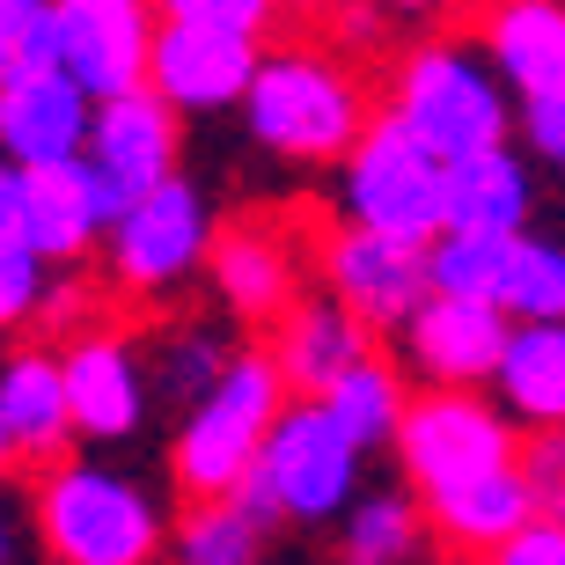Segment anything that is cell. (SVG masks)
Listing matches in <instances>:
<instances>
[{
    "label": "cell",
    "instance_id": "cell-1",
    "mask_svg": "<svg viewBox=\"0 0 565 565\" xmlns=\"http://www.w3.org/2000/svg\"><path fill=\"white\" fill-rule=\"evenodd\" d=\"M265 30H273V8L265 0H169V8H154L147 96L169 118L235 110L250 96L265 52H273Z\"/></svg>",
    "mask_w": 565,
    "mask_h": 565
},
{
    "label": "cell",
    "instance_id": "cell-2",
    "mask_svg": "<svg viewBox=\"0 0 565 565\" xmlns=\"http://www.w3.org/2000/svg\"><path fill=\"white\" fill-rule=\"evenodd\" d=\"M382 118L397 132H412V140L448 169V162H470V154L507 147V132H514V96L500 88L492 60H484L470 38H426L397 60Z\"/></svg>",
    "mask_w": 565,
    "mask_h": 565
},
{
    "label": "cell",
    "instance_id": "cell-3",
    "mask_svg": "<svg viewBox=\"0 0 565 565\" xmlns=\"http://www.w3.org/2000/svg\"><path fill=\"white\" fill-rule=\"evenodd\" d=\"M30 514H38L52 565H154V551H162L154 492L132 484L126 470H104V462L82 456L38 470Z\"/></svg>",
    "mask_w": 565,
    "mask_h": 565
},
{
    "label": "cell",
    "instance_id": "cell-4",
    "mask_svg": "<svg viewBox=\"0 0 565 565\" xmlns=\"http://www.w3.org/2000/svg\"><path fill=\"white\" fill-rule=\"evenodd\" d=\"M243 118L287 162H345L360 147V132L375 126L360 82L316 44H273L265 52L250 96H243Z\"/></svg>",
    "mask_w": 565,
    "mask_h": 565
},
{
    "label": "cell",
    "instance_id": "cell-5",
    "mask_svg": "<svg viewBox=\"0 0 565 565\" xmlns=\"http://www.w3.org/2000/svg\"><path fill=\"white\" fill-rule=\"evenodd\" d=\"M287 382H279L273 353H257V345H243V353L228 360V375L213 382L206 397L184 412V426H177V448H169V470H177V484H184L191 500H235L243 492V478L257 470V456H265V440H273L279 412H287Z\"/></svg>",
    "mask_w": 565,
    "mask_h": 565
},
{
    "label": "cell",
    "instance_id": "cell-6",
    "mask_svg": "<svg viewBox=\"0 0 565 565\" xmlns=\"http://www.w3.org/2000/svg\"><path fill=\"white\" fill-rule=\"evenodd\" d=\"M360 448L345 426L323 412V404H287L265 440L257 470L243 478L235 507L250 514L257 529L273 522H345V507L360 492Z\"/></svg>",
    "mask_w": 565,
    "mask_h": 565
},
{
    "label": "cell",
    "instance_id": "cell-7",
    "mask_svg": "<svg viewBox=\"0 0 565 565\" xmlns=\"http://www.w3.org/2000/svg\"><path fill=\"white\" fill-rule=\"evenodd\" d=\"M338 169H345V177H338L345 228H367V235H390V243H412V250H434V235H440V162L412 140V132H397L375 110V126L360 132V147Z\"/></svg>",
    "mask_w": 565,
    "mask_h": 565
},
{
    "label": "cell",
    "instance_id": "cell-8",
    "mask_svg": "<svg viewBox=\"0 0 565 565\" xmlns=\"http://www.w3.org/2000/svg\"><path fill=\"white\" fill-rule=\"evenodd\" d=\"M397 462H404V478L419 484L426 500H440V492H462V484H478V478L514 470V462H522V440H514V426L500 419L492 397L426 390V397L404 404Z\"/></svg>",
    "mask_w": 565,
    "mask_h": 565
},
{
    "label": "cell",
    "instance_id": "cell-9",
    "mask_svg": "<svg viewBox=\"0 0 565 565\" xmlns=\"http://www.w3.org/2000/svg\"><path fill=\"white\" fill-rule=\"evenodd\" d=\"M110 250V287L132 294V301H162L177 294L213 250V213H206V191L191 177H169L154 184L147 199H132L126 221L104 235Z\"/></svg>",
    "mask_w": 565,
    "mask_h": 565
},
{
    "label": "cell",
    "instance_id": "cell-10",
    "mask_svg": "<svg viewBox=\"0 0 565 565\" xmlns=\"http://www.w3.org/2000/svg\"><path fill=\"white\" fill-rule=\"evenodd\" d=\"M323 294H331L367 338L404 331V323L426 309V294H434L426 250L390 243V235H367V228H338V235H323Z\"/></svg>",
    "mask_w": 565,
    "mask_h": 565
},
{
    "label": "cell",
    "instance_id": "cell-11",
    "mask_svg": "<svg viewBox=\"0 0 565 565\" xmlns=\"http://www.w3.org/2000/svg\"><path fill=\"white\" fill-rule=\"evenodd\" d=\"M154 8L140 0H60V74L88 104H118L147 88Z\"/></svg>",
    "mask_w": 565,
    "mask_h": 565
},
{
    "label": "cell",
    "instance_id": "cell-12",
    "mask_svg": "<svg viewBox=\"0 0 565 565\" xmlns=\"http://www.w3.org/2000/svg\"><path fill=\"white\" fill-rule=\"evenodd\" d=\"M507 331H514V323H507L500 309H484V301H440V294H426V309L397 331V345H404V367L426 375L434 390L478 397L484 382L500 375Z\"/></svg>",
    "mask_w": 565,
    "mask_h": 565
},
{
    "label": "cell",
    "instance_id": "cell-13",
    "mask_svg": "<svg viewBox=\"0 0 565 565\" xmlns=\"http://www.w3.org/2000/svg\"><path fill=\"white\" fill-rule=\"evenodd\" d=\"M118 221H126L118 191L88 162L30 169V177H22V250L38 257V265H74V257H88Z\"/></svg>",
    "mask_w": 565,
    "mask_h": 565
},
{
    "label": "cell",
    "instance_id": "cell-14",
    "mask_svg": "<svg viewBox=\"0 0 565 565\" xmlns=\"http://www.w3.org/2000/svg\"><path fill=\"white\" fill-rule=\"evenodd\" d=\"M60 382H66V419L82 440H126L147 419V375L118 331H88L60 353Z\"/></svg>",
    "mask_w": 565,
    "mask_h": 565
},
{
    "label": "cell",
    "instance_id": "cell-15",
    "mask_svg": "<svg viewBox=\"0 0 565 565\" xmlns=\"http://www.w3.org/2000/svg\"><path fill=\"white\" fill-rule=\"evenodd\" d=\"M265 353H273V367H279V382H287L294 404H323L360 360L375 353V338L360 331L331 294H301V301L279 316V331H273Z\"/></svg>",
    "mask_w": 565,
    "mask_h": 565
},
{
    "label": "cell",
    "instance_id": "cell-16",
    "mask_svg": "<svg viewBox=\"0 0 565 565\" xmlns=\"http://www.w3.org/2000/svg\"><path fill=\"white\" fill-rule=\"evenodd\" d=\"M82 162L118 191V206H132V199H147L154 184L177 177V118L147 88L140 96H118V104H96Z\"/></svg>",
    "mask_w": 565,
    "mask_h": 565
},
{
    "label": "cell",
    "instance_id": "cell-17",
    "mask_svg": "<svg viewBox=\"0 0 565 565\" xmlns=\"http://www.w3.org/2000/svg\"><path fill=\"white\" fill-rule=\"evenodd\" d=\"M88 104L66 74H44V82H22L0 96V162L8 169H66L88 154Z\"/></svg>",
    "mask_w": 565,
    "mask_h": 565
},
{
    "label": "cell",
    "instance_id": "cell-18",
    "mask_svg": "<svg viewBox=\"0 0 565 565\" xmlns=\"http://www.w3.org/2000/svg\"><path fill=\"white\" fill-rule=\"evenodd\" d=\"M529 206H536V184H529V162L514 147H492V154H470V162L440 169V235L522 243Z\"/></svg>",
    "mask_w": 565,
    "mask_h": 565
},
{
    "label": "cell",
    "instance_id": "cell-19",
    "mask_svg": "<svg viewBox=\"0 0 565 565\" xmlns=\"http://www.w3.org/2000/svg\"><path fill=\"white\" fill-rule=\"evenodd\" d=\"M478 52L492 60L500 88L522 104H544L565 88V8L558 0H507L478 30Z\"/></svg>",
    "mask_w": 565,
    "mask_h": 565
},
{
    "label": "cell",
    "instance_id": "cell-20",
    "mask_svg": "<svg viewBox=\"0 0 565 565\" xmlns=\"http://www.w3.org/2000/svg\"><path fill=\"white\" fill-rule=\"evenodd\" d=\"M206 273L221 287L235 316H257V323H279V316L301 301V273H294V243L265 221H235V228H213Z\"/></svg>",
    "mask_w": 565,
    "mask_h": 565
},
{
    "label": "cell",
    "instance_id": "cell-21",
    "mask_svg": "<svg viewBox=\"0 0 565 565\" xmlns=\"http://www.w3.org/2000/svg\"><path fill=\"white\" fill-rule=\"evenodd\" d=\"M0 434L15 448V462H66V440H74V419H66V382H60V353L44 345H22V353L0 360Z\"/></svg>",
    "mask_w": 565,
    "mask_h": 565
},
{
    "label": "cell",
    "instance_id": "cell-22",
    "mask_svg": "<svg viewBox=\"0 0 565 565\" xmlns=\"http://www.w3.org/2000/svg\"><path fill=\"white\" fill-rule=\"evenodd\" d=\"M492 404L507 426L558 434L565 426V323H514L492 375Z\"/></svg>",
    "mask_w": 565,
    "mask_h": 565
},
{
    "label": "cell",
    "instance_id": "cell-23",
    "mask_svg": "<svg viewBox=\"0 0 565 565\" xmlns=\"http://www.w3.org/2000/svg\"><path fill=\"white\" fill-rule=\"evenodd\" d=\"M529 522H536V507H529L522 470H500V478H478V484H462V492L426 500V529H434L448 551H470V558H492V551L514 544Z\"/></svg>",
    "mask_w": 565,
    "mask_h": 565
},
{
    "label": "cell",
    "instance_id": "cell-24",
    "mask_svg": "<svg viewBox=\"0 0 565 565\" xmlns=\"http://www.w3.org/2000/svg\"><path fill=\"white\" fill-rule=\"evenodd\" d=\"M426 536V507L412 492H367L345 507V536H338V565H412Z\"/></svg>",
    "mask_w": 565,
    "mask_h": 565
},
{
    "label": "cell",
    "instance_id": "cell-25",
    "mask_svg": "<svg viewBox=\"0 0 565 565\" xmlns=\"http://www.w3.org/2000/svg\"><path fill=\"white\" fill-rule=\"evenodd\" d=\"M404 404H412V390H404V375L390 367L382 353H367L353 367V375L338 382L331 397H323V412H331L345 434L360 440V448H375V440H397V426H404Z\"/></svg>",
    "mask_w": 565,
    "mask_h": 565
},
{
    "label": "cell",
    "instance_id": "cell-26",
    "mask_svg": "<svg viewBox=\"0 0 565 565\" xmlns=\"http://www.w3.org/2000/svg\"><path fill=\"white\" fill-rule=\"evenodd\" d=\"M507 257H514V243H492V235H434L426 279H434L440 301H484V309H500Z\"/></svg>",
    "mask_w": 565,
    "mask_h": 565
},
{
    "label": "cell",
    "instance_id": "cell-27",
    "mask_svg": "<svg viewBox=\"0 0 565 565\" xmlns=\"http://www.w3.org/2000/svg\"><path fill=\"white\" fill-rule=\"evenodd\" d=\"M500 316L507 323H565V243H551V235H522L514 243Z\"/></svg>",
    "mask_w": 565,
    "mask_h": 565
},
{
    "label": "cell",
    "instance_id": "cell-28",
    "mask_svg": "<svg viewBox=\"0 0 565 565\" xmlns=\"http://www.w3.org/2000/svg\"><path fill=\"white\" fill-rule=\"evenodd\" d=\"M235 353H243V345H228L213 323H184V331H169L162 345H154V397H169V404H184V412H191L213 382L228 375Z\"/></svg>",
    "mask_w": 565,
    "mask_h": 565
},
{
    "label": "cell",
    "instance_id": "cell-29",
    "mask_svg": "<svg viewBox=\"0 0 565 565\" xmlns=\"http://www.w3.org/2000/svg\"><path fill=\"white\" fill-rule=\"evenodd\" d=\"M60 74V0H0V96Z\"/></svg>",
    "mask_w": 565,
    "mask_h": 565
},
{
    "label": "cell",
    "instance_id": "cell-30",
    "mask_svg": "<svg viewBox=\"0 0 565 565\" xmlns=\"http://www.w3.org/2000/svg\"><path fill=\"white\" fill-rule=\"evenodd\" d=\"M169 551H177V565H265V529L235 500H206L184 514Z\"/></svg>",
    "mask_w": 565,
    "mask_h": 565
},
{
    "label": "cell",
    "instance_id": "cell-31",
    "mask_svg": "<svg viewBox=\"0 0 565 565\" xmlns=\"http://www.w3.org/2000/svg\"><path fill=\"white\" fill-rule=\"evenodd\" d=\"M522 484H529V507H536V522H558L565 529V426L558 434H536L522 448Z\"/></svg>",
    "mask_w": 565,
    "mask_h": 565
},
{
    "label": "cell",
    "instance_id": "cell-32",
    "mask_svg": "<svg viewBox=\"0 0 565 565\" xmlns=\"http://www.w3.org/2000/svg\"><path fill=\"white\" fill-rule=\"evenodd\" d=\"M44 265L22 243L0 235V331H22V323H38V301H44Z\"/></svg>",
    "mask_w": 565,
    "mask_h": 565
},
{
    "label": "cell",
    "instance_id": "cell-33",
    "mask_svg": "<svg viewBox=\"0 0 565 565\" xmlns=\"http://www.w3.org/2000/svg\"><path fill=\"white\" fill-rule=\"evenodd\" d=\"M96 294H88V279H44V301H38V331H52V338H88L96 323Z\"/></svg>",
    "mask_w": 565,
    "mask_h": 565
},
{
    "label": "cell",
    "instance_id": "cell-34",
    "mask_svg": "<svg viewBox=\"0 0 565 565\" xmlns=\"http://www.w3.org/2000/svg\"><path fill=\"white\" fill-rule=\"evenodd\" d=\"M514 126H522V140L536 147L544 162H565V88L544 96V104H522V110H514Z\"/></svg>",
    "mask_w": 565,
    "mask_h": 565
},
{
    "label": "cell",
    "instance_id": "cell-35",
    "mask_svg": "<svg viewBox=\"0 0 565 565\" xmlns=\"http://www.w3.org/2000/svg\"><path fill=\"white\" fill-rule=\"evenodd\" d=\"M484 565H565V529L558 522H529L514 544H500Z\"/></svg>",
    "mask_w": 565,
    "mask_h": 565
},
{
    "label": "cell",
    "instance_id": "cell-36",
    "mask_svg": "<svg viewBox=\"0 0 565 565\" xmlns=\"http://www.w3.org/2000/svg\"><path fill=\"white\" fill-rule=\"evenodd\" d=\"M0 235L22 243V169H8V162H0Z\"/></svg>",
    "mask_w": 565,
    "mask_h": 565
},
{
    "label": "cell",
    "instance_id": "cell-37",
    "mask_svg": "<svg viewBox=\"0 0 565 565\" xmlns=\"http://www.w3.org/2000/svg\"><path fill=\"white\" fill-rule=\"evenodd\" d=\"M15 514H8V507H0V565H15Z\"/></svg>",
    "mask_w": 565,
    "mask_h": 565
},
{
    "label": "cell",
    "instance_id": "cell-38",
    "mask_svg": "<svg viewBox=\"0 0 565 565\" xmlns=\"http://www.w3.org/2000/svg\"><path fill=\"white\" fill-rule=\"evenodd\" d=\"M8 462H15V448H8V434H0V478H8Z\"/></svg>",
    "mask_w": 565,
    "mask_h": 565
}]
</instances>
